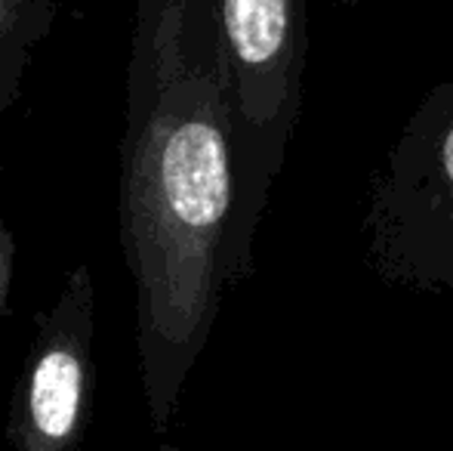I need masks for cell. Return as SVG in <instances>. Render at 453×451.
I'll return each instance as SVG.
<instances>
[{
    "label": "cell",
    "mask_w": 453,
    "mask_h": 451,
    "mask_svg": "<svg viewBox=\"0 0 453 451\" xmlns=\"http://www.w3.org/2000/svg\"><path fill=\"white\" fill-rule=\"evenodd\" d=\"M364 260L380 282L453 294V81L435 84L370 180Z\"/></svg>",
    "instance_id": "3"
},
{
    "label": "cell",
    "mask_w": 453,
    "mask_h": 451,
    "mask_svg": "<svg viewBox=\"0 0 453 451\" xmlns=\"http://www.w3.org/2000/svg\"><path fill=\"white\" fill-rule=\"evenodd\" d=\"M93 269L81 263L68 272L59 300L35 319V340L10 408L19 451H72L93 396Z\"/></svg>",
    "instance_id": "4"
},
{
    "label": "cell",
    "mask_w": 453,
    "mask_h": 451,
    "mask_svg": "<svg viewBox=\"0 0 453 451\" xmlns=\"http://www.w3.org/2000/svg\"><path fill=\"white\" fill-rule=\"evenodd\" d=\"M303 451H311V448H303Z\"/></svg>",
    "instance_id": "8"
},
{
    "label": "cell",
    "mask_w": 453,
    "mask_h": 451,
    "mask_svg": "<svg viewBox=\"0 0 453 451\" xmlns=\"http://www.w3.org/2000/svg\"><path fill=\"white\" fill-rule=\"evenodd\" d=\"M238 145L232 288L253 276V241L303 114L309 0H219Z\"/></svg>",
    "instance_id": "2"
},
{
    "label": "cell",
    "mask_w": 453,
    "mask_h": 451,
    "mask_svg": "<svg viewBox=\"0 0 453 451\" xmlns=\"http://www.w3.org/2000/svg\"><path fill=\"white\" fill-rule=\"evenodd\" d=\"M118 170L142 384L164 430L232 291L238 145L219 0H136Z\"/></svg>",
    "instance_id": "1"
},
{
    "label": "cell",
    "mask_w": 453,
    "mask_h": 451,
    "mask_svg": "<svg viewBox=\"0 0 453 451\" xmlns=\"http://www.w3.org/2000/svg\"><path fill=\"white\" fill-rule=\"evenodd\" d=\"M336 6H346V10H352V6H358V4H364V0H334Z\"/></svg>",
    "instance_id": "7"
},
{
    "label": "cell",
    "mask_w": 453,
    "mask_h": 451,
    "mask_svg": "<svg viewBox=\"0 0 453 451\" xmlns=\"http://www.w3.org/2000/svg\"><path fill=\"white\" fill-rule=\"evenodd\" d=\"M59 0H0V114L22 93L35 50L50 35Z\"/></svg>",
    "instance_id": "5"
},
{
    "label": "cell",
    "mask_w": 453,
    "mask_h": 451,
    "mask_svg": "<svg viewBox=\"0 0 453 451\" xmlns=\"http://www.w3.org/2000/svg\"><path fill=\"white\" fill-rule=\"evenodd\" d=\"M12 276H16V238H12V232L6 229L4 217H0V319L6 313Z\"/></svg>",
    "instance_id": "6"
}]
</instances>
